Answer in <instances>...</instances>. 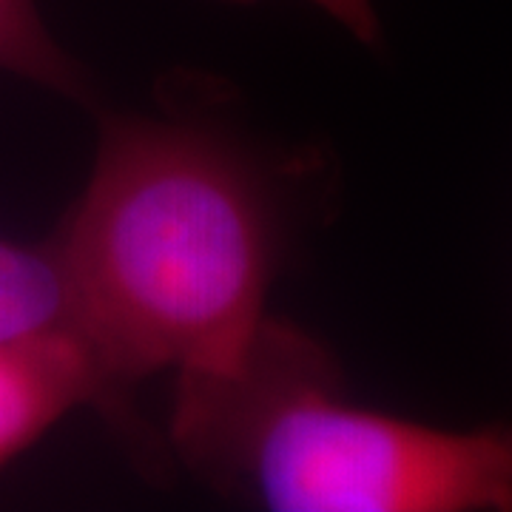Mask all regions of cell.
Masks as SVG:
<instances>
[{"instance_id":"1","label":"cell","mask_w":512,"mask_h":512,"mask_svg":"<svg viewBox=\"0 0 512 512\" xmlns=\"http://www.w3.org/2000/svg\"><path fill=\"white\" fill-rule=\"evenodd\" d=\"M72 325L111 387L231 365L262 325L279 211L228 137L177 120H103L89 185L49 239Z\"/></svg>"},{"instance_id":"2","label":"cell","mask_w":512,"mask_h":512,"mask_svg":"<svg viewBox=\"0 0 512 512\" xmlns=\"http://www.w3.org/2000/svg\"><path fill=\"white\" fill-rule=\"evenodd\" d=\"M339 384L328 350L265 316L231 365L177 376L171 444L274 512H512V424L433 427Z\"/></svg>"},{"instance_id":"3","label":"cell","mask_w":512,"mask_h":512,"mask_svg":"<svg viewBox=\"0 0 512 512\" xmlns=\"http://www.w3.org/2000/svg\"><path fill=\"white\" fill-rule=\"evenodd\" d=\"M77 407L126 416L123 396L72 328L0 336V470Z\"/></svg>"},{"instance_id":"4","label":"cell","mask_w":512,"mask_h":512,"mask_svg":"<svg viewBox=\"0 0 512 512\" xmlns=\"http://www.w3.org/2000/svg\"><path fill=\"white\" fill-rule=\"evenodd\" d=\"M72 328L69 291L52 245L0 237V336ZM77 333V330H74Z\"/></svg>"},{"instance_id":"5","label":"cell","mask_w":512,"mask_h":512,"mask_svg":"<svg viewBox=\"0 0 512 512\" xmlns=\"http://www.w3.org/2000/svg\"><path fill=\"white\" fill-rule=\"evenodd\" d=\"M0 72L43 89L86 100V74L49 35L35 0H0Z\"/></svg>"},{"instance_id":"6","label":"cell","mask_w":512,"mask_h":512,"mask_svg":"<svg viewBox=\"0 0 512 512\" xmlns=\"http://www.w3.org/2000/svg\"><path fill=\"white\" fill-rule=\"evenodd\" d=\"M322 12H328L336 23H342L350 35L362 43H373L379 35V18L373 9V0H311Z\"/></svg>"}]
</instances>
